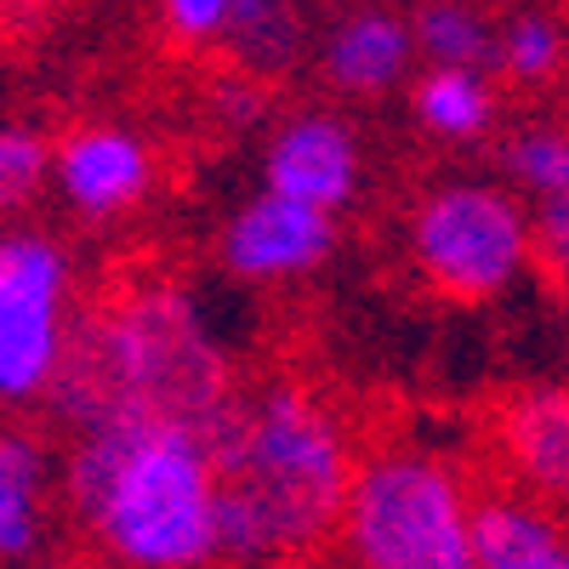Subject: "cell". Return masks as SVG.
Instances as JSON below:
<instances>
[{"label":"cell","mask_w":569,"mask_h":569,"mask_svg":"<svg viewBox=\"0 0 569 569\" xmlns=\"http://www.w3.org/2000/svg\"><path fill=\"white\" fill-rule=\"evenodd\" d=\"M74 257L46 228H0V405H46L74 342Z\"/></svg>","instance_id":"8992f818"},{"label":"cell","mask_w":569,"mask_h":569,"mask_svg":"<svg viewBox=\"0 0 569 569\" xmlns=\"http://www.w3.org/2000/svg\"><path fill=\"white\" fill-rule=\"evenodd\" d=\"M262 182L342 217L365 188L359 126L337 109H291L262 142Z\"/></svg>","instance_id":"ba28073f"},{"label":"cell","mask_w":569,"mask_h":569,"mask_svg":"<svg viewBox=\"0 0 569 569\" xmlns=\"http://www.w3.org/2000/svg\"><path fill=\"white\" fill-rule=\"evenodd\" d=\"M472 563L479 569H569V507L530 490H496L472 507Z\"/></svg>","instance_id":"4fadbf2b"},{"label":"cell","mask_w":569,"mask_h":569,"mask_svg":"<svg viewBox=\"0 0 569 569\" xmlns=\"http://www.w3.org/2000/svg\"><path fill=\"white\" fill-rule=\"evenodd\" d=\"M501 171L518 194H569V126H518L501 142Z\"/></svg>","instance_id":"ac0fdd59"},{"label":"cell","mask_w":569,"mask_h":569,"mask_svg":"<svg viewBox=\"0 0 569 569\" xmlns=\"http://www.w3.org/2000/svg\"><path fill=\"white\" fill-rule=\"evenodd\" d=\"M319 74L337 98H393L399 86L416 80L421 52H416V23L393 7H353L330 23L313 46Z\"/></svg>","instance_id":"30bf717a"},{"label":"cell","mask_w":569,"mask_h":569,"mask_svg":"<svg viewBox=\"0 0 569 569\" xmlns=\"http://www.w3.org/2000/svg\"><path fill=\"white\" fill-rule=\"evenodd\" d=\"M228 399L233 382L211 319L177 284H142L91 313L46 393L69 433L120 416H182L211 427Z\"/></svg>","instance_id":"3957f363"},{"label":"cell","mask_w":569,"mask_h":569,"mask_svg":"<svg viewBox=\"0 0 569 569\" xmlns=\"http://www.w3.org/2000/svg\"><path fill=\"white\" fill-rule=\"evenodd\" d=\"M63 507V461L34 427H0V563L46 558Z\"/></svg>","instance_id":"8fae6325"},{"label":"cell","mask_w":569,"mask_h":569,"mask_svg":"<svg viewBox=\"0 0 569 569\" xmlns=\"http://www.w3.org/2000/svg\"><path fill=\"white\" fill-rule=\"evenodd\" d=\"M496 69H467V63H421L410 80V114L416 126L445 142V149H472L490 142L501 98H496Z\"/></svg>","instance_id":"5bb4252c"},{"label":"cell","mask_w":569,"mask_h":569,"mask_svg":"<svg viewBox=\"0 0 569 569\" xmlns=\"http://www.w3.org/2000/svg\"><path fill=\"white\" fill-rule=\"evenodd\" d=\"M405 246L416 273L450 302H496L536 268V206L512 182L450 177L410 206Z\"/></svg>","instance_id":"5b68a950"},{"label":"cell","mask_w":569,"mask_h":569,"mask_svg":"<svg viewBox=\"0 0 569 569\" xmlns=\"http://www.w3.org/2000/svg\"><path fill=\"white\" fill-rule=\"evenodd\" d=\"M337 257V211L279 194L262 182V194L240 200L217 233V262L240 284H297Z\"/></svg>","instance_id":"52a82bcc"},{"label":"cell","mask_w":569,"mask_h":569,"mask_svg":"<svg viewBox=\"0 0 569 569\" xmlns=\"http://www.w3.org/2000/svg\"><path fill=\"white\" fill-rule=\"evenodd\" d=\"M160 29L177 46H194V52H217L228 23H233V0H154Z\"/></svg>","instance_id":"ffe728a7"},{"label":"cell","mask_w":569,"mask_h":569,"mask_svg":"<svg viewBox=\"0 0 569 569\" xmlns=\"http://www.w3.org/2000/svg\"><path fill=\"white\" fill-rule=\"evenodd\" d=\"M496 450L518 490L569 507V388H525L496 416Z\"/></svg>","instance_id":"7c38bea8"},{"label":"cell","mask_w":569,"mask_h":569,"mask_svg":"<svg viewBox=\"0 0 569 569\" xmlns=\"http://www.w3.org/2000/svg\"><path fill=\"white\" fill-rule=\"evenodd\" d=\"M52 182V142L29 126H0V217L40 200Z\"/></svg>","instance_id":"d6986e66"},{"label":"cell","mask_w":569,"mask_h":569,"mask_svg":"<svg viewBox=\"0 0 569 569\" xmlns=\"http://www.w3.org/2000/svg\"><path fill=\"white\" fill-rule=\"evenodd\" d=\"M467 472L421 445H388L353 467L337 552L365 569H472Z\"/></svg>","instance_id":"277c9868"},{"label":"cell","mask_w":569,"mask_h":569,"mask_svg":"<svg viewBox=\"0 0 569 569\" xmlns=\"http://www.w3.org/2000/svg\"><path fill=\"white\" fill-rule=\"evenodd\" d=\"M222 479V558L279 563L337 547L353 485V439L313 388L273 376L233 393L211 421Z\"/></svg>","instance_id":"7a4b0ae2"},{"label":"cell","mask_w":569,"mask_h":569,"mask_svg":"<svg viewBox=\"0 0 569 569\" xmlns=\"http://www.w3.org/2000/svg\"><path fill=\"white\" fill-rule=\"evenodd\" d=\"M308 46H313V34H308V12L297 0H233V23L217 52L240 74L273 86L302 69Z\"/></svg>","instance_id":"9a60e30c"},{"label":"cell","mask_w":569,"mask_h":569,"mask_svg":"<svg viewBox=\"0 0 569 569\" xmlns=\"http://www.w3.org/2000/svg\"><path fill=\"white\" fill-rule=\"evenodd\" d=\"M536 268L569 291V194L536 200Z\"/></svg>","instance_id":"44dd1931"},{"label":"cell","mask_w":569,"mask_h":569,"mask_svg":"<svg viewBox=\"0 0 569 569\" xmlns=\"http://www.w3.org/2000/svg\"><path fill=\"white\" fill-rule=\"evenodd\" d=\"M63 507L86 547L137 569L222 558V479L206 421L120 416L69 433Z\"/></svg>","instance_id":"6da1fadb"},{"label":"cell","mask_w":569,"mask_h":569,"mask_svg":"<svg viewBox=\"0 0 569 569\" xmlns=\"http://www.w3.org/2000/svg\"><path fill=\"white\" fill-rule=\"evenodd\" d=\"M160 166L131 126L91 120L52 149V188L80 222H120L149 200Z\"/></svg>","instance_id":"9c48e42d"},{"label":"cell","mask_w":569,"mask_h":569,"mask_svg":"<svg viewBox=\"0 0 569 569\" xmlns=\"http://www.w3.org/2000/svg\"><path fill=\"white\" fill-rule=\"evenodd\" d=\"M421 63H467L496 69V18L472 0H421L410 12Z\"/></svg>","instance_id":"e0dca14e"},{"label":"cell","mask_w":569,"mask_h":569,"mask_svg":"<svg viewBox=\"0 0 569 569\" xmlns=\"http://www.w3.org/2000/svg\"><path fill=\"white\" fill-rule=\"evenodd\" d=\"M569 63V29L547 7H512L496 18V74L512 86H552Z\"/></svg>","instance_id":"2e32d148"}]
</instances>
